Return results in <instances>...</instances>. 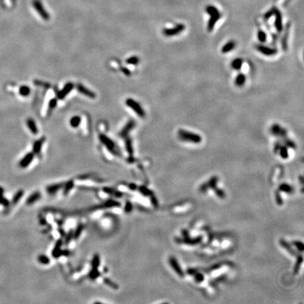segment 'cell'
<instances>
[{
    "instance_id": "obj_1",
    "label": "cell",
    "mask_w": 304,
    "mask_h": 304,
    "mask_svg": "<svg viewBox=\"0 0 304 304\" xmlns=\"http://www.w3.org/2000/svg\"><path fill=\"white\" fill-rule=\"evenodd\" d=\"M206 14L210 16V18L207 23V30L211 32L214 29L217 21L221 18V14L220 11L213 5H208L206 7Z\"/></svg>"
},
{
    "instance_id": "obj_2",
    "label": "cell",
    "mask_w": 304,
    "mask_h": 304,
    "mask_svg": "<svg viewBox=\"0 0 304 304\" xmlns=\"http://www.w3.org/2000/svg\"><path fill=\"white\" fill-rule=\"evenodd\" d=\"M178 137L181 140L187 142H190L193 144H199L201 142L202 138L198 134L196 133L189 132V131L185 130L183 129H179L177 132Z\"/></svg>"
},
{
    "instance_id": "obj_3",
    "label": "cell",
    "mask_w": 304,
    "mask_h": 304,
    "mask_svg": "<svg viewBox=\"0 0 304 304\" xmlns=\"http://www.w3.org/2000/svg\"><path fill=\"white\" fill-rule=\"evenodd\" d=\"M185 30V25L182 23H179L171 28H165L163 30V34L166 37H173L178 35Z\"/></svg>"
},
{
    "instance_id": "obj_4",
    "label": "cell",
    "mask_w": 304,
    "mask_h": 304,
    "mask_svg": "<svg viewBox=\"0 0 304 304\" xmlns=\"http://www.w3.org/2000/svg\"><path fill=\"white\" fill-rule=\"evenodd\" d=\"M126 104L131 109H132L139 117H144L145 116L144 110L142 109L141 106L136 101H135L134 99H128L126 100Z\"/></svg>"
},
{
    "instance_id": "obj_5",
    "label": "cell",
    "mask_w": 304,
    "mask_h": 304,
    "mask_svg": "<svg viewBox=\"0 0 304 304\" xmlns=\"http://www.w3.org/2000/svg\"><path fill=\"white\" fill-rule=\"evenodd\" d=\"M33 6L35 8L37 12L40 15L42 19L45 21L49 20L50 17L49 14H48L45 8H44L43 4L40 2V0H33Z\"/></svg>"
},
{
    "instance_id": "obj_6",
    "label": "cell",
    "mask_w": 304,
    "mask_h": 304,
    "mask_svg": "<svg viewBox=\"0 0 304 304\" xmlns=\"http://www.w3.org/2000/svg\"><path fill=\"white\" fill-rule=\"evenodd\" d=\"M255 48H256L258 52L264 55V56H274L278 52V50L277 49L270 47V46L263 45V44H257L255 46Z\"/></svg>"
},
{
    "instance_id": "obj_7",
    "label": "cell",
    "mask_w": 304,
    "mask_h": 304,
    "mask_svg": "<svg viewBox=\"0 0 304 304\" xmlns=\"http://www.w3.org/2000/svg\"><path fill=\"white\" fill-rule=\"evenodd\" d=\"M274 16H275L274 19V27L278 33H281L283 30V23H282V15L277 8H275Z\"/></svg>"
},
{
    "instance_id": "obj_8",
    "label": "cell",
    "mask_w": 304,
    "mask_h": 304,
    "mask_svg": "<svg viewBox=\"0 0 304 304\" xmlns=\"http://www.w3.org/2000/svg\"><path fill=\"white\" fill-rule=\"evenodd\" d=\"M271 133L277 137H285L287 135V131L284 128L281 127L280 125L274 124L271 127L270 129Z\"/></svg>"
},
{
    "instance_id": "obj_9",
    "label": "cell",
    "mask_w": 304,
    "mask_h": 304,
    "mask_svg": "<svg viewBox=\"0 0 304 304\" xmlns=\"http://www.w3.org/2000/svg\"><path fill=\"white\" fill-rule=\"evenodd\" d=\"M289 29H290V23H288L286 25V27H285L284 30V34L282 37V47L284 50H287V49L288 48V37H289Z\"/></svg>"
},
{
    "instance_id": "obj_10",
    "label": "cell",
    "mask_w": 304,
    "mask_h": 304,
    "mask_svg": "<svg viewBox=\"0 0 304 304\" xmlns=\"http://www.w3.org/2000/svg\"><path fill=\"white\" fill-rule=\"evenodd\" d=\"M73 88V84L71 83V82H69V83H67L64 86V87L63 88V90L61 91V92H59L58 97L59 99H63L64 97L66 96V95L68 94V93L71 92L72 89Z\"/></svg>"
},
{
    "instance_id": "obj_11",
    "label": "cell",
    "mask_w": 304,
    "mask_h": 304,
    "mask_svg": "<svg viewBox=\"0 0 304 304\" xmlns=\"http://www.w3.org/2000/svg\"><path fill=\"white\" fill-rule=\"evenodd\" d=\"M77 87L78 91H79L81 94L85 95V96L90 97V98H95L94 93L92 92V91H90V90H88L87 88H86L85 87H84L82 84H78Z\"/></svg>"
},
{
    "instance_id": "obj_12",
    "label": "cell",
    "mask_w": 304,
    "mask_h": 304,
    "mask_svg": "<svg viewBox=\"0 0 304 304\" xmlns=\"http://www.w3.org/2000/svg\"><path fill=\"white\" fill-rule=\"evenodd\" d=\"M235 46H236L235 42L233 41V40H231V41L227 42V43L222 47L221 52L223 54H227V53L232 52V51L235 48Z\"/></svg>"
},
{
    "instance_id": "obj_13",
    "label": "cell",
    "mask_w": 304,
    "mask_h": 304,
    "mask_svg": "<svg viewBox=\"0 0 304 304\" xmlns=\"http://www.w3.org/2000/svg\"><path fill=\"white\" fill-rule=\"evenodd\" d=\"M33 158V154L32 153L27 154L25 156V157L21 160L19 165H20V166L21 167V168H25V167L28 166V165L30 164V163L32 161Z\"/></svg>"
},
{
    "instance_id": "obj_14",
    "label": "cell",
    "mask_w": 304,
    "mask_h": 304,
    "mask_svg": "<svg viewBox=\"0 0 304 304\" xmlns=\"http://www.w3.org/2000/svg\"><path fill=\"white\" fill-rule=\"evenodd\" d=\"M246 80V78L245 75L242 73H239V75L236 76L235 80H234V84L236 87H241L244 86V84H245Z\"/></svg>"
},
{
    "instance_id": "obj_15",
    "label": "cell",
    "mask_w": 304,
    "mask_h": 304,
    "mask_svg": "<svg viewBox=\"0 0 304 304\" xmlns=\"http://www.w3.org/2000/svg\"><path fill=\"white\" fill-rule=\"evenodd\" d=\"M99 137H100L101 141H102V142L106 146V147H108L109 149H111V150L114 149L115 146H114L113 142L111 140V139H110L109 138H108L107 137L104 136L103 135H101L100 136H99Z\"/></svg>"
},
{
    "instance_id": "obj_16",
    "label": "cell",
    "mask_w": 304,
    "mask_h": 304,
    "mask_svg": "<svg viewBox=\"0 0 304 304\" xmlns=\"http://www.w3.org/2000/svg\"><path fill=\"white\" fill-rule=\"evenodd\" d=\"M170 262L171 266H172V267L173 268V269L176 271L177 273L179 275H180L181 277H183V275H184L183 272L182 271L181 268L179 266L178 263H177V262L176 260H175V258H171L170 260Z\"/></svg>"
},
{
    "instance_id": "obj_17",
    "label": "cell",
    "mask_w": 304,
    "mask_h": 304,
    "mask_svg": "<svg viewBox=\"0 0 304 304\" xmlns=\"http://www.w3.org/2000/svg\"><path fill=\"white\" fill-rule=\"evenodd\" d=\"M242 65H243V60L241 58L234 59V60L232 61L231 63L232 68L234 70H235V71H239V70L242 68Z\"/></svg>"
},
{
    "instance_id": "obj_18",
    "label": "cell",
    "mask_w": 304,
    "mask_h": 304,
    "mask_svg": "<svg viewBox=\"0 0 304 304\" xmlns=\"http://www.w3.org/2000/svg\"><path fill=\"white\" fill-rule=\"evenodd\" d=\"M27 125L30 129V130L33 134H37L38 132L37 127L36 125L35 122L34 121L32 118H29V119L27 120Z\"/></svg>"
},
{
    "instance_id": "obj_19",
    "label": "cell",
    "mask_w": 304,
    "mask_h": 304,
    "mask_svg": "<svg viewBox=\"0 0 304 304\" xmlns=\"http://www.w3.org/2000/svg\"><path fill=\"white\" fill-rule=\"evenodd\" d=\"M257 37L258 40L262 43H264L267 41V35H266L265 32L262 30H258L257 33Z\"/></svg>"
},
{
    "instance_id": "obj_20",
    "label": "cell",
    "mask_w": 304,
    "mask_h": 304,
    "mask_svg": "<svg viewBox=\"0 0 304 304\" xmlns=\"http://www.w3.org/2000/svg\"><path fill=\"white\" fill-rule=\"evenodd\" d=\"M30 92V89L27 86H21L19 89V93L23 97H27V95H29Z\"/></svg>"
},
{
    "instance_id": "obj_21",
    "label": "cell",
    "mask_w": 304,
    "mask_h": 304,
    "mask_svg": "<svg viewBox=\"0 0 304 304\" xmlns=\"http://www.w3.org/2000/svg\"><path fill=\"white\" fill-rule=\"evenodd\" d=\"M80 120H81V119H80L79 116H73V117L71 119V120H70V124H71V125L73 127V128H77V127L80 125Z\"/></svg>"
},
{
    "instance_id": "obj_22",
    "label": "cell",
    "mask_w": 304,
    "mask_h": 304,
    "mask_svg": "<svg viewBox=\"0 0 304 304\" xmlns=\"http://www.w3.org/2000/svg\"><path fill=\"white\" fill-rule=\"evenodd\" d=\"M3 194H4V189L2 187H0V204L3 205L4 206H7L8 204H9V202L6 199V198H4L3 197Z\"/></svg>"
},
{
    "instance_id": "obj_23",
    "label": "cell",
    "mask_w": 304,
    "mask_h": 304,
    "mask_svg": "<svg viewBox=\"0 0 304 304\" xmlns=\"http://www.w3.org/2000/svg\"><path fill=\"white\" fill-rule=\"evenodd\" d=\"M280 156H282V158H288L289 154H288V149H287V147H285V146H283V147H280Z\"/></svg>"
},
{
    "instance_id": "obj_24",
    "label": "cell",
    "mask_w": 304,
    "mask_h": 304,
    "mask_svg": "<svg viewBox=\"0 0 304 304\" xmlns=\"http://www.w3.org/2000/svg\"><path fill=\"white\" fill-rule=\"evenodd\" d=\"M274 11H275V8L273 7V8H272L271 9H270L269 11H268L266 12L263 16L264 20L268 21V19H270L272 16H273L274 14Z\"/></svg>"
},
{
    "instance_id": "obj_25",
    "label": "cell",
    "mask_w": 304,
    "mask_h": 304,
    "mask_svg": "<svg viewBox=\"0 0 304 304\" xmlns=\"http://www.w3.org/2000/svg\"><path fill=\"white\" fill-rule=\"evenodd\" d=\"M139 59L138 57L132 56V57H130V58L127 59L126 62H127V63H128V64L137 65V63H139Z\"/></svg>"
},
{
    "instance_id": "obj_26",
    "label": "cell",
    "mask_w": 304,
    "mask_h": 304,
    "mask_svg": "<svg viewBox=\"0 0 304 304\" xmlns=\"http://www.w3.org/2000/svg\"><path fill=\"white\" fill-rule=\"evenodd\" d=\"M42 142H43V141L42 140H37L35 144H34L33 149H34V151H35V153H38V152L40 151V149H41V146H42Z\"/></svg>"
},
{
    "instance_id": "obj_27",
    "label": "cell",
    "mask_w": 304,
    "mask_h": 304,
    "mask_svg": "<svg viewBox=\"0 0 304 304\" xmlns=\"http://www.w3.org/2000/svg\"><path fill=\"white\" fill-rule=\"evenodd\" d=\"M134 124L135 123L132 121H130V122H128V123L127 124V125L125 127V128H123V130H122V135H124L125 133L129 132V131H130L131 129L134 127Z\"/></svg>"
},
{
    "instance_id": "obj_28",
    "label": "cell",
    "mask_w": 304,
    "mask_h": 304,
    "mask_svg": "<svg viewBox=\"0 0 304 304\" xmlns=\"http://www.w3.org/2000/svg\"><path fill=\"white\" fill-rule=\"evenodd\" d=\"M23 194V192H22V191H19V192H17V193L16 194V195H15L14 196V198H13V203H14V204H16V202H18V200L20 199Z\"/></svg>"
},
{
    "instance_id": "obj_29",
    "label": "cell",
    "mask_w": 304,
    "mask_h": 304,
    "mask_svg": "<svg viewBox=\"0 0 304 304\" xmlns=\"http://www.w3.org/2000/svg\"><path fill=\"white\" fill-rule=\"evenodd\" d=\"M280 189L282 190V191H284V192H290L291 190V187H289V185H281Z\"/></svg>"
},
{
    "instance_id": "obj_30",
    "label": "cell",
    "mask_w": 304,
    "mask_h": 304,
    "mask_svg": "<svg viewBox=\"0 0 304 304\" xmlns=\"http://www.w3.org/2000/svg\"><path fill=\"white\" fill-rule=\"evenodd\" d=\"M294 244L296 245V247H297L298 249H300V250H301V251H303V244H302L301 242H296L294 243Z\"/></svg>"
},
{
    "instance_id": "obj_31",
    "label": "cell",
    "mask_w": 304,
    "mask_h": 304,
    "mask_svg": "<svg viewBox=\"0 0 304 304\" xmlns=\"http://www.w3.org/2000/svg\"><path fill=\"white\" fill-rule=\"evenodd\" d=\"M286 143H287V147H291V148H295V147H296L295 144L293 143L292 141H291V140H287V141H286Z\"/></svg>"
},
{
    "instance_id": "obj_32",
    "label": "cell",
    "mask_w": 304,
    "mask_h": 304,
    "mask_svg": "<svg viewBox=\"0 0 304 304\" xmlns=\"http://www.w3.org/2000/svg\"><path fill=\"white\" fill-rule=\"evenodd\" d=\"M56 103L57 101L56 99H52L50 102V109H54V108H55V106H56Z\"/></svg>"
},
{
    "instance_id": "obj_33",
    "label": "cell",
    "mask_w": 304,
    "mask_h": 304,
    "mask_svg": "<svg viewBox=\"0 0 304 304\" xmlns=\"http://www.w3.org/2000/svg\"><path fill=\"white\" fill-rule=\"evenodd\" d=\"M216 192V194H217V195H218L220 198H223L224 195H225V194H224V193L223 192V191H221L220 189H216V192Z\"/></svg>"
},
{
    "instance_id": "obj_34",
    "label": "cell",
    "mask_w": 304,
    "mask_h": 304,
    "mask_svg": "<svg viewBox=\"0 0 304 304\" xmlns=\"http://www.w3.org/2000/svg\"><path fill=\"white\" fill-rule=\"evenodd\" d=\"M196 279L198 281H201L202 280H204V277L202 276V274H196Z\"/></svg>"
},
{
    "instance_id": "obj_35",
    "label": "cell",
    "mask_w": 304,
    "mask_h": 304,
    "mask_svg": "<svg viewBox=\"0 0 304 304\" xmlns=\"http://www.w3.org/2000/svg\"><path fill=\"white\" fill-rule=\"evenodd\" d=\"M290 1H291V0H286V2H285V3H284V4H286L287 3V4H288V3H289V2H290Z\"/></svg>"
}]
</instances>
